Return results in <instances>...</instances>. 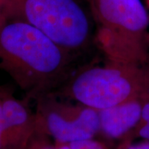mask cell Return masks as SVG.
Wrapping results in <instances>:
<instances>
[{
    "instance_id": "obj_1",
    "label": "cell",
    "mask_w": 149,
    "mask_h": 149,
    "mask_svg": "<svg viewBox=\"0 0 149 149\" xmlns=\"http://www.w3.org/2000/svg\"><path fill=\"white\" fill-rule=\"evenodd\" d=\"M75 57L26 22L0 19V69L30 96L57 90L72 74Z\"/></svg>"
},
{
    "instance_id": "obj_2",
    "label": "cell",
    "mask_w": 149,
    "mask_h": 149,
    "mask_svg": "<svg viewBox=\"0 0 149 149\" xmlns=\"http://www.w3.org/2000/svg\"><path fill=\"white\" fill-rule=\"evenodd\" d=\"M143 62L107 59L104 65L85 66L71 74L53 93L96 110L149 93V66Z\"/></svg>"
},
{
    "instance_id": "obj_3",
    "label": "cell",
    "mask_w": 149,
    "mask_h": 149,
    "mask_svg": "<svg viewBox=\"0 0 149 149\" xmlns=\"http://www.w3.org/2000/svg\"><path fill=\"white\" fill-rule=\"evenodd\" d=\"M3 16L36 27L75 58L95 42L93 18L77 0H4Z\"/></svg>"
},
{
    "instance_id": "obj_4",
    "label": "cell",
    "mask_w": 149,
    "mask_h": 149,
    "mask_svg": "<svg viewBox=\"0 0 149 149\" xmlns=\"http://www.w3.org/2000/svg\"><path fill=\"white\" fill-rule=\"evenodd\" d=\"M98 27L95 42L106 59L125 62L147 60L149 17L141 0H85Z\"/></svg>"
},
{
    "instance_id": "obj_5",
    "label": "cell",
    "mask_w": 149,
    "mask_h": 149,
    "mask_svg": "<svg viewBox=\"0 0 149 149\" xmlns=\"http://www.w3.org/2000/svg\"><path fill=\"white\" fill-rule=\"evenodd\" d=\"M53 92L37 99V131L57 143L94 139L100 133L99 111Z\"/></svg>"
},
{
    "instance_id": "obj_6",
    "label": "cell",
    "mask_w": 149,
    "mask_h": 149,
    "mask_svg": "<svg viewBox=\"0 0 149 149\" xmlns=\"http://www.w3.org/2000/svg\"><path fill=\"white\" fill-rule=\"evenodd\" d=\"M145 96L99 110L100 133L112 139H125L141 119Z\"/></svg>"
},
{
    "instance_id": "obj_7",
    "label": "cell",
    "mask_w": 149,
    "mask_h": 149,
    "mask_svg": "<svg viewBox=\"0 0 149 149\" xmlns=\"http://www.w3.org/2000/svg\"><path fill=\"white\" fill-rule=\"evenodd\" d=\"M2 109L6 129V143L30 142L37 133L36 115L10 95H2Z\"/></svg>"
},
{
    "instance_id": "obj_8",
    "label": "cell",
    "mask_w": 149,
    "mask_h": 149,
    "mask_svg": "<svg viewBox=\"0 0 149 149\" xmlns=\"http://www.w3.org/2000/svg\"><path fill=\"white\" fill-rule=\"evenodd\" d=\"M69 144L72 149H110L106 144L95 139L76 141Z\"/></svg>"
},
{
    "instance_id": "obj_9",
    "label": "cell",
    "mask_w": 149,
    "mask_h": 149,
    "mask_svg": "<svg viewBox=\"0 0 149 149\" xmlns=\"http://www.w3.org/2000/svg\"><path fill=\"white\" fill-rule=\"evenodd\" d=\"M47 134L37 132L35 134L34 140H31L29 149H56V145L50 143Z\"/></svg>"
},
{
    "instance_id": "obj_10",
    "label": "cell",
    "mask_w": 149,
    "mask_h": 149,
    "mask_svg": "<svg viewBox=\"0 0 149 149\" xmlns=\"http://www.w3.org/2000/svg\"><path fill=\"white\" fill-rule=\"evenodd\" d=\"M133 138H141L144 140L149 141V121L138 124L136 128L125 139H123V140L131 141Z\"/></svg>"
},
{
    "instance_id": "obj_11",
    "label": "cell",
    "mask_w": 149,
    "mask_h": 149,
    "mask_svg": "<svg viewBox=\"0 0 149 149\" xmlns=\"http://www.w3.org/2000/svg\"><path fill=\"white\" fill-rule=\"evenodd\" d=\"M117 149H149V141L145 140L144 142L133 143L129 140H123Z\"/></svg>"
},
{
    "instance_id": "obj_12",
    "label": "cell",
    "mask_w": 149,
    "mask_h": 149,
    "mask_svg": "<svg viewBox=\"0 0 149 149\" xmlns=\"http://www.w3.org/2000/svg\"><path fill=\"white\" fill-rule=\"evenodd\" d=\"M6 144V129L2 109V95L0 94V149Z\"/></svg>"
},
{
    "instance_id": "obj_13",
    "label": "cell",
    "mask_w": 149,
    "mask_h": 149,
    "mask_svg": "<svg viewBox=\"0 0 149 149\" xmlns=\"http://www.w3.org/2000/svg\"><path fill=\"white\" fill-rule=\"evenodd\" d=\"M56 149H72L70 148L69 143H57L56 142Z\"/></svg>"
},
{
    "instance_id": "obj_14",
    "label": "cell",
    "mask_w": 149,
    "mask_h": 149,
    "mask_svg": "<svg viewBox=\"0 0 149 149\" xmlns=\"http://www.w3.org/2000/svg\"><path fill=\"white\" fill-rule=\"evenodd\" d=\"M3 7H4V0H0V19L3 17Z\"/></svg>"
},
{
    "instance_id": "obj_15",
    "label": "cell",
    "mask_w": 149,
    "mask_h": 149,
    "mask_svg": "<svg viewBox=\"0 0 149 149\" xmlns=\"http://www.w3.org/2000/svg\"><path fill=\"white\" fill-rule=\"evenodd\" d=\"M148 43H149V37L148 36Z\"/></svg>"
}]
</instances>
